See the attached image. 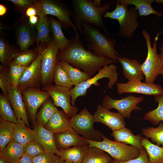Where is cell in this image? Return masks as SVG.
Returning a JSON list of instances; mask_svg holds the SVG:
<instances>
[{
    "label": "cell",
    "instance_id": "6da1fadb",
    "mask_svg": "<svg viewBox=\"0 0 163 163\" xmlns=\"http://www.w3.org/2000/svg\"><path fill=\"white\" fill-rule=\"evenodd\" d=\"M67 46L58 53L59 61L67 62L91 76L104 66L116 62L107 57L96 55L86 50L79 34L69 39Z\"/></svg>",
    "mask_w": 163,
    "mask_h": 163
},
{
    "label": "cell",
    "instance_id": "7a4b0ae2",
    "mask_svg": "<svg viewBox=\"0 0 163 163\" xmlns=\"http://www.w3.org/2000/svg\"><path fill=\"white\" fill-rule=\"evenodd\" d=\"M72 19L78 30L81 32L82 22L101 27L110 36L102 19V17L108 10L110 5L107 3L101 7L96 6L94 1L73 0Z\"/></svg>",
    "mask_w": 163,
    "mask_h": 163
},
{
    "label": "cell",
    "instance_id": "3957f363",
    "mask_svg": "<svg viewBox=\"0 0 163 163\" xmlns=\"http://www.w3.org/2000/svg\"><path fill=\"white\" fill-rule=\"evenodd\" d=\"M81 27V33L85 36L89 51H92L96 55L105 57L117 62L119 55L114 48L116 43L115 39L104 34L94 26L82 22Z\"/></svg>",
    "mask_w": 163,
    "mask_h": 163
},
{
    "label": "cell",
    "instance_id": "277c9868",
    "mask_svg": "<svg viewBox=\"0 0 163 163\" xmlns=\"http://www.w3.org/2000/svg\"><path fill=\"white\" fill-rule=\"evenodd\" d=\"M128 5L124 3H116L115 9L111 12L107 11L103 16L116 20L120 26L117 34L125 38H130L139 26L137 19L139 12L135 7L129 9Z\"/></svg>",
    "mask_w": 163,
    "mask_h": 163
},
{
    "label": "cell",
    "instance_id": "5b68a950",
    "mask_svg": "<svg viewBox=\"0 0 163 163\" xmlns=\"http://www.w3.org/2000/svg\"><path fill=\"white\" fill-rule=\"evenodd\" d=\"M101 141L86 139L89 146L97 147L109 154L112 159L120 162H125L138 157L141 154L140 150L127 144L111 140L103 133L101 135Z\"/></svg>",
    "mask_w": 163,
    "mask_h": 163
},
{
    "label": "cell",
    "instance_id": "8992f818",
    "mask_svg": "<svg viewBox=\"0 0 163 163\" xmlns=\"http://www.w3.org/2000/svg\"><path fill=\"white\" fill-rule=\"evenodd\" d=\"M117 66L113 63L105 66L100 69L94 76L74 86L70 89L72 105L75 106L77 98L79 97L85 95L88 89L92 85L99 86L100 84L98 81L100 79L108 78L109 81L107 87L112 89L118 80L119 74L117 72Z\"/></svg>",
    "mask_w": 163,
    "mask_h": 163
},
{
    "label": "cell",
    "instance_id": "52a82bcc",
    "mask_svg": "<svg viewBox=\"0 0 163 163\" xmlns=\"http://www.w3.org/2000/svg\"><path fill=\"white\" fill-rule=\"evenodd\" d=\"M142 34L146 41L147 53L145 60L142 64L141 68L145 76V82L154 84L156 78L160 74L161 66V59L157 52L156 42L159 34L155 37L152 46L149 34L145 30L142 31Z\"/></svg>",
    "mask_w": 163,
    "mask_h": 163
},
{
    "label": "cell",
    "instance_id": "ba28073f",
    "mask_svg": "<svg viewBox=\"0 0 163 163\" xmlns=\"http://www.w3.org/2000/svg\"><path fill=\"white\" fill-rule=\"evenodd\" d=\"M41 10L38 16L43 18L47 15L56 17L62 27L67 29L72 28L75 35L78 34V29L71 19L73 11L62 2L53 0H40Z\"/></svg>",
    "mask_w": 163,
    "mask_h": 163
},
{
    "label": "cell",
    "instance_id": "9c48e42d",
    "mask_svg": "<svg viewBox=\"0 0 163 163\" xmlns=\"http://www.w3.org/2000/svg\"><path fill=\"white\" fill-rule=\"evenodd\" d=\"M70 122L73 129L86 139L95 141L102 140L101 136L102 133L94 127V115L86 107L71 118Z\"/></svg>",
    "mask_w": 163,
    "mask_h": 163
},
{
    "label": "cell",
    "instance_id": "30bf717a",
    "mask_svg": "<svg viewBox=\"0 0 163 163\" xmlns=\"http://www.w3.org/2000/svg\"><path fill=\"white\" fill-rule=\"evenodd\" d=\"M59 50L54 42L53 36L50 43L41 54V69L43 87L52 84L54 75L58 62Z\"/></svg>",
    "mask_w": 163,
    "mask_h": 163
},
{
    "label": "cell",
    "instance_id": "8fae6325",
    "mask_svg": "<svg viewBox=\"0 0 163 163\" xmlns=\"http://www.w3.org/2000/svg\"><path fill=\"white\" fill-rule=\"evenodd\" d=\"M42 90L48 93L55 106L61 107L69 118L77 114L78 108L71 104L69 89L52 84L43 87Z\"/></svg>",
    "mask_w": 163,
    "mask_h": 163
},
{
    "label": "cell",
    "instance_id": "7c38bea8",
    "mask_svg": "<svg viewBox=\"0 0 163 163\" xmlns=\"http://www.w3.org/2000/svg\"><path fill=\"white\" fill-rule=\"evenodd\" d=\"M143 99L142 96L137 97L131 95L117 100L106 95L103 99L101 105L109 110L112 108L116 109L124 117L130 119L133 110H141V107L138 106V104Z\"/></svg>",
    "mask_w": 163,
    "mask_h": 163
},
{
    "label": "cell",
    "instance_id": "4fadbf2b",
    "mask_svg": "<svg viewBox=\"0 0 163 163\" xmlns=\"http://www.w3.org/2000/svg\"><path fill=\"white\" fill-rule=\"evenodd\" d=\"M22 94L27 113L33 121L35 122L38 109L50 97L47 92L38 88L24 89Z\"/></svg>",
    "mask_w": 163,
    "mask_h": 163
},
{
    "label": "cell",
    "instance_id": "5bb4252c",
    "mask_svg": "<svg viewBox=\"0 0 163 163\" xmlns=\"http://www.w3.org/2000/svg\"><path fill=\"white\" fill-rule=\"evenodd\" d=\"M27 17L23 16L17 21L15 30L17 43L21 51L28 50L36 42L37 32L35 27L31 25Z\"/></svg>",
    "mask_w": 163,
    "mask_h": 163
},
{
    "label": "cell",
    "instance_id": "9a60e30c",
    "mask_svg": "<svg viewBox=\"0 0 163 163\" xmlns=\"http://www.w3.org/2000/svg\"><path fill=\"white\" fill-rule=\"evenodd\" d=\"M41 54L27 67L21 78L18 87L22 91L29 88H40L42 85Z\"/></svg>",
    "mask_w": 163,
    "mask_h": 163
},
{
    "label": "cell",
    "instance_id": "2e32d148",
    "mask_svg": "<svg viewBox=\"0 0 163 163\" xmlns=\"http://www.w3.org/2000/svg\"><path fill=\"white\" fill-rule=\"evenodd\" d=\"M118 94L135 93L155 96L163 93L162 87L158 84H150L141 81L118 82L116 84Z\"/></svg>",
    "mask_w": 163,
    "mask_h": 163
},
{
    "label": "cell",
    "instance_id": "e0dca14e",
    "mask_svg": "<svg viewBox=\"0 0 163 163\" xmlns=\"http://www.w3.org/2000/svg\"><path fill=\"white\" fill-rule=\"evenodd\" d=\"M95 122H99L107 126L112 131L126 126L124 117L119 113L111 112L101 105L97 106L93 115Z\"/></svg>",
    "mask_w": 163,
    "mask_h": 163
},
{
    "label": "cell",
    "instance_id": "ac0fdd59",
    "mask_svg": "<svg viewBox=\"0 0 163 163\" xmlns=\"http://www.w3.org/2000/svg\"><path fill=\"white\" fill-rule=\"evenodd\" d=\"M7 97L17 119L22 120L29 127L28 114L21 91L17 86H13L8 92Z\"/></svg>",
    "mask_w": 163,
    "mask_h": 163
},
{
    "label": "cell",
    "instance_id": "d6986e66",
    "mask_svg": "<svg viewBox=\"0 0 163 163\" xmlns=\"http://www.w3.org/2000/svg\"><path fill=\"white\" fill-rule=\"evenodd\" d=\"M117 59L122 66L123 75L128 82L141 81L143 79L142 64L138 60L119 56Z\"/></svg>",
    "mask_w": 163,
    "mask_h": 163
},
{
    "label": "cell",
    "instance_id": "ffe728a7",
    "mask_svg": "<svg viewBox=\"0 0 163 163\" xmlns=\"http://www.w3.org/2000/svg\"><path fill=\"white\" fill-rule=\"evenodd\" d=\"M56 146L59 150L65 149L72 146L88 145L86 139L80 136L73 129L54 134Z\"/></svg>",
    "mask_w": 163,
    "mask_h": 163
},
{
    "label": "cell",
    "instance_id": "44dd1931",
    "mask_svg": "<svg viewBox=\"0 0 163 163\" xmlns=\"http://www.w3.org/2000/svg\"><path fill=\"white\" fill-rule=\"evenodd\" d=\"M33 129L36 140L41 145L46 152L59 155V151L55 143L54 133L37 123Z\"/></svg>",
    "mask_w": 163,
    "mask_h": 163
},
{
    "label": "cell",
    "instance_id": "7402d4cb",
    "mask_svg": "<svg viewBox=\"0 0 163 163\" xmlns=\"http://www.w3.org/2000/svg\"><path fill=\"white\" fill-rule=\"evenodd\" d=\"M44 127L54 134L62 133L72 129L70 119L64 111L58 110L53 115Z\"/></svg>",
    "mask_w": 163,
    "mask_h": 163
},
{
    "label": "cell",
    "instance_id": "603a6c76",
    "mask_svg": "<svg viewBox=\"0 0 163 163\" xmlns=\"http://www.w3.org/2000/svg\"><path fill=\"white\" fill-rule=\"evenodd\" d=\"M111 135L116 142L129 144L140 150L144 147L141 142L143 138L141 135L134 134L131 129L126 126L112 131Z\"/></svg>",
    "mask_w": 163,
    "mask_h": 163
},
{
    "label": "cell",
    "instance_id": "cb8c5ba5",
    "mask_svg": "<svg viewBox=\"0 0 163 163\" xmlns=\"http://www.w3.org/2000/svg\"><path fill=\"white\" fill-rule=\"evenodd\" d=\"M17 142L24 146L28 142L36 140L33 129L29 128L23 121L20 119L15 123L13 138Z\"/></svg>",
    "mask_w": 163,
    "mask_h": 163
},
{
    "label": "cell",
    "instance_id": "d4e9b609",
    "mask_svg": "<svg viewBox=\"0 0 163 163\" xmlns=\"http://www.w3.org/2000/svg\"><path fill=\"white\" fill-rule=\"evenodd\" d=\"M47 46L46 43H41L33 49L20 51L17 54L13 60L18 64L27 67L42 53Z\"/></svg>",
    "mask_w": 163,
    "mask_h": 163
},
{
    "label": "cell",
    "instance_id": "484cf974",
    "mask_svg": "<svg viewBox=\"0 0 163 163\" xmlns=\"http://www.w3.org/2000/svg\"><path fill=\"white\" fill-rule=\"evenodd\" d=\"M88 147V145H84L74 146L65 149H60L59 156L64 161L82 163Z\"/></svg>",
    "mask_w": 163,
    "mask_h": 163
},
{
    "label": "cell",
    "instance_id": "4316f807",
    "mask_svg": "<svg viewBox=\"0 0 163 163\" xmlns=\"http://www.w3.org/2000/svg\"><path fill=\"white\" fill-rule=\"evenodd\" d=\"M155 0H117L116 3L133 5L138 10L139 16H146L154 14L159 17L162 16V13L155 10L152 7V3Z\"/></svg>",
    "mask_w": 163,
    "mask_h": 163
},
{
    "label": "cell",
    "instance_id": "83f0119b",
    "mask_svg": "<svg viewBox=\"0 0 163 163\" xmlns=\"http://www.w3.org/2000/svg\"><path fill=\"white\" fill-rule=\"evenodd\" d=\"M112 160L109 154L99 148L88 146L82 163H110Z\"/></svg>",
    "mask_w": 163,
    "mask_h": 163
},
{
    "label": "cell",
    "instance_id": "f1b7e54d",
    "mask_svg": "<svg viewBox=\"0 0 163 163\" xmlns=\"http://www.w3.org/2000/svg\"><path fill=\"white\" fill-rule=\"evenodd\" d=\"M58 110L54 105L51 97L43 104L36 116L37 123L44 127Z\"/></svg>",
    "mask_w": 163,
    "mask_h": 163
},
{
    "label": "cell",
    "instance_id": "f546056e",
    "mask_svg": "<svg viewBox=\"0 0 163 163\" xmlns=\"http://www.w3.org/2000/svg\"><path fill=\"white\" fill-rule=\"evenodd\" d=\"M15 47L10 45L6 39L0 38V61L2 66L8 67L19 52Z\"/></svg>",
    "mask_w": 163,
    "mask_h": 163
},
{
    "label": "cell",
    "instance_id": "4dcf8cb0",
    "mask_svg": "<svg viewBox=\"0 0 163 163\" xmlns=\"http://www.w3.org/2000/svg\"><path fill=\"white\" fill-rule=\"evenodd\" d=\"M35 28L37 31L36 42L37 45L41 43L49 45L51 40L50 35L51 30L50 19L47 16L40 18Z\"/></svg>",
    "mask_w": 163,
    "mask_h": 163
},
{
    "label": "cell",
    "instance_id": "1f68e13d",
    "mask_svg": "<svg viewBox=\"0 0 163 163\" xmlns=\"http://www.w3.org/2000/svg\"><path fill=\"white\" fill-rule=\"evenodd\" d=\"M51 30L55 43L61 51L68 45L69 40L65 36L62 29V25L58 21L53 18H50Z\"/></svg>",
    "mask_w": 163,
    "mask_h": 163
},
{
    "label": "cell",
    "instance_id": "d6a6232c",
    "mask_svg": "<svg viewBox=\"0 0 163 163\" xmlns=\"http://www.w3.org/2000/svg\"><path fill=\"white\" fill-rule=\"evenodd\" d=\"M141 142L148 153L150 163H163V146L155 145L143 137Z\"/></svg>",
    "mask_w": 163,
    "mask_h": 163
},
{
    "label": "cell",
    "instance_id": "836d02e7",
    "mask_svg": "<svg viewBox=\"0 0 163 163\" xmlns=\"http://www.w3.org/2000/svg\"><path fill=\"white\" fill-rule=\"evenodd\" d=\"M62 67L68 74L74 86H76L91 78V76L69 63L59 61Z\"/></svg>",
    "mask_w": 163,
    "mask_h": 163
},
{
    "label": "cell",
    "instance_id": "e575fe53",
    "mask_svg": "<svg viewBox=\"0 0 163 163\" xmlns=\"http://www.w3.org/2000/svg\"><path fill=\"white\" fill-rule=\"evenodd\" d=\"M15 123L0 118V152L12 139Z\"/></svg>",
    "mask_w": 163,
    "mask_h": 163
},
{
    "label": "cell",
    "instance_id": "d590c367",
    "mask_svg": "<svg viewBox=\"0 0 163 163\" xmlns=\"http://www.w3.org/2000/svg\"><path fill=\"white\" fill-rule=\"evenodd\" d=\"M24 146L13 139L0 153L6 158L7 163L18 161L24 153Z\"/></svg>",
    "mask_w": 163,
    "mask_h": 163
},
{
    "label": "cell",
    "instance_id": "8d00e7d4",
    "mask_svg": "<svg viewBox=\"0 0 163 163\" xmlns=\"http://www.w3.org/2000/svg\"><path fill=\"white\" fill-rule=\"evenodd\" d=\"M155 101L158 103V107L155 109L146 112L143 118L149 121L153 125L159 124L163 121V93L154 96Z\"/></svg>",
    "mask_w": 163,
    "mask_h": 163
},
{
    "label": "cell",
    "instance_id": "74e56055",
    "mask_svg": "<svg viewBox=\"0 0 163 163\" xmlns=\"http://www.w3.org/2000/svg\"><path fill=\"white\" fill-rule=\"evenodd\" d=\"M0 116L6 121L16 123L18 121L8 98L2 94H0Z\"/></svg>",
    "mask_w": 163,
    "mask_h": 163
},
{
    "label": "cell",
    "instance_id": "f35d334b",
    "mask_svg": "<svg viewBox=\"0 0 163 163\" xmlns=\"http://www.w3.org/2000/svg\"><path fill=\"white\" fill-rule=\"evenodd\" d=\"M53 82L57 85L66 87L70 89L72 88L74 86L68 74L62 67L59 61L54 73Z\"/></svg>",
    "mask_w": 163,
    "mask_h": 163
},
{
    "label": "cell",
    "instance_id": "ab89813d",
    "mask_svg": "<svg viewBox=\"0 0 163 163\" xmlns=\"http://www.w3.org/2000/svg\"><path fill=\"white\" fill-rule=\"evenodd\" d=\"M142 133L147 138H150L152 142L156 145L163 147V123H160L156 127H148L143 128Z\"/></svg>",
    "mask_w": 163,
    "mask_h": 163
},
{
    "label": "cell",
    "instance_id": "60d3db41",
    "mask_svg": "<svg viewBox=\"0 0 163 163\" xmlns=\"http://www.w3.org/2000/svg\"><path fill=\"white\" fill-rule=\"evenodd\" d=\"M27 67L11 61L8 66L13 86H18L19 81Z\"/></svg>",
    "mask_w": 163,
    "mask_h": 163
},
{
    "label": "cell",
    "instance_id": "b9f144b4",
    "mask_svg": "<svg viewBox=\"0 0 163 163\" xmlns=\"http://www.w3.org/2000/svg\"><path fill=\"white\" fill-rule=\"evenodd\" d=\"M13 86L8 68L0 66V87L2 94L7 97L8 92Z\"/></svg>",
    "mask_w": 163,
    "mask_h": 163
},
{
    "label": "cell",
    "instance_id": "7bdbcfd3",
    "mask_svg": "<svg viewBox=\"0 0 163 163\" xmlns=\"http://www.w3.org/2000/svg\"><path fill=\"white\" fill-rule=\"evenodd\" d=\"M24 153L32 158L46 152L44 148L36 140L26 144L24 146Z\"/></svg>",
    "mask_w": 163,
    "mask_h": 163
},
{
    "label": "cell",
    "instance_id": "ee69618b",
    "mask_svg": "<svg viewBox=\"0 0 163 163\" xmlns=\"http://www.w3.org/2000/svg\"><path fill=\"white\" fill-rule=\"evenodd\" d=\"M59 156L55 154L46 152L32 158L33 163H56Z\"/></svg>",
    "mask_w": 163,
    "mask_h": 163
},
{
    "label": "cell",
    "instance_id": "f6af8a7d",
    "mask_svg": "<svg viewBox=\"0 0 163 163\" xmlns=\"http://www.w3.org/2000/svg\"><path fill=\"white\" fill-rule=\"evenodd\" d=\"M14 5L15 9L24 16L27 9L34 4L37 1L31 0H8Z\"/></svg>",
    "mask_w": 163,
    "mask_h": 163
},
{
    "label": "cell",
    "instance_id": "bcb514c9",
    "mask_svg": "<svg viewBox=\"0 0 163 163\" xmlns=\"http://www.w3.org/2000/svg\"><path fill=\"white\" fill-rule=\"evenodd\" d=\"M141 154L137 157L125 162H120L113 159L112 163H150L148 153L144 147L140 150Z\"/></svg>",
    "mask_w": 163,
    "mask_h": 163
},
{
    "label": "cell",
    "instance_id": "7dc6e473",
    "mask_svg": "<svg viewBox=\"0 0 163 163\" xmlns=\"http://www.w3.org/2000/svg\"><path fill=\"white\" fill-rule=\"evenodd\" d=\"M18 163H33L32 158L24 153Z\"/></svg>",
    "mask_w": 163,
    "mask_h": 163
},
{
    "label": "cell",
    "instance_id": "c3c4849f",
    "mask_svg": "<svg viewBox=\"0 0 163 163\" xmlns=\"http://www.w3.org/2000/svg\"><path fill=\"white\" fill-rule=\"evenodd\" d=\"M40 18L37 15L31 16L28 18V21L30 24L32 26L35 27L37 24Z\"/></svg>",
    "mask_w": 163,
    "mask_h": 163
},
{
    "label": "cell",
    "instance_id": "681fc988",
    "mask_svg": "<svg viewBox=\"0 0 163 163\" xmlns=\"http://www.w3.org/2000/svg\"><path fill=\"white\" fill-rule=\"evenodd\" d=\"M7 9L6 7L3 5L0 4V16L4 15L6 13Z\"/></svg>",
    "mask_w": 163,
    "mask_h": 163
},
{
    "label": "cell",
    "instance_id": "f907efd6",
    "mask_svg": "<svg viewBox=\"0 0 163 163\" xmlns=\"http://www.w3.org/2000/svg\"><path fill=\"white\" fill-rule=\"evenodd\" d=\"M159 55L161 59V66L160 74L163 75V54L161 53Z\"/></svg>",
    "mask_w": 163,
    "mask_h": 163
},
{
    "label": "cell",
    "instance_id": "816d5d0a",
    "mask_svg": "<svg viewBox=\"0 0 163 163\" xmlns=\"http://www.w3.org/2000/svg\"><path fill=\"white\" fill-rule=\"evenodd\" d=\"M0 163H7L6 158L1 153H0Z\"/></svg>",
    "mask_w": 163,
    "mask_h": 163
},
{
    "label": "cell",
    "instance_id": "f5cc1de1",
    "mask_svg": "<svg viewBox=\"0 0 163 163\" xmlns=\"http://www.w3.org/2000/svg\"><path fill=\"white\" fill-rule=\"evenodd\" d=\"M101 0H95L94 1V3L95 5L97 7H101L102 6L101 5Z\"/></svg>",
    "mask_w": 163,
    "mask_h": 163
},
{
    "label": "cell",
    "instance_id": "db71d44e",
    "mask_svg": "<svg viewBox=\"0 0 163 163\" xmlns=\"http://www.w3.org/2000/svg\"><path fill=\"white\" fill-rule=\"evenodd\" d=\"M64 161L59 156L57 160L56 163H64Z\"/></svg>",
    "mask_w": 163,
    "mask_h": 163
},
{
    "label": "cell",
    "instance_id": "11a10c76",
    "mask_svg": "<svg viewBox=\"0 0 163 163\" xmlns=\"http://www.w3.org/2000/svg\"><path fill=\"white\" fill-rule=\"evenodd\" d=\"M155 2L158 4L163 3V0H155Z\"/></svg>",
    "mask_w": 163,
    "mask_h": 163
},
{
    "label": "cell",
    "instance_id": "9f6ffc18",
    "mask_svg": "<svg viewBox=\"0 0 163 163\" xmlns=\"http://www.w3.org/2000/svg\"><path fill=\"white\" fill-rule=\"evenodd\" d=\"M160 50L161 53L163 54V44H161L160 48Z\"/></svg>",
    "mask_w": 163,
    "mask_h": 163
},
{
    "label": "cell",
    "instance_id": "6f0895ef",
    "mask_svg": "<svg viewBox=\"0 0 163 163\" xmlns=\"http://www.w3.org/2000/svg\"><path fill=\"white\" fill-rule=\"evenodd\" d=\"M64 163H73L64 161Z\"/></svg>",
    "mask_w": 163,
    "mask_h": 163
},
{
    "label": "cell",
    "instance_id": "680465c9",
    "mask_svg": "<svg viewBox=\"0 0 163 163\" xmlns=\"http://www.w3.org/2000/svg\"><path fill=\"white\" fill-rule=\"evenodd\" d=\"M18 161H13V162H11L10 163H18Z\"/></svg>",
    "mask_w": 163,
    "mask_h": 163
},
{
    "label": "cell",
    "instance_id": "91938a15",
    "mask_svg": "<svg viewBox=\"0 0 163 163\" xmlns=\"http://www.w3.org/2000/svg\"><path fill=\"white\" fill-rule=\"evenodd\" d=\"M110 163H112L111 162Z\"/></svg>",
    "mask_w": 163,
    "mask_h": 163
}]
</instances>
